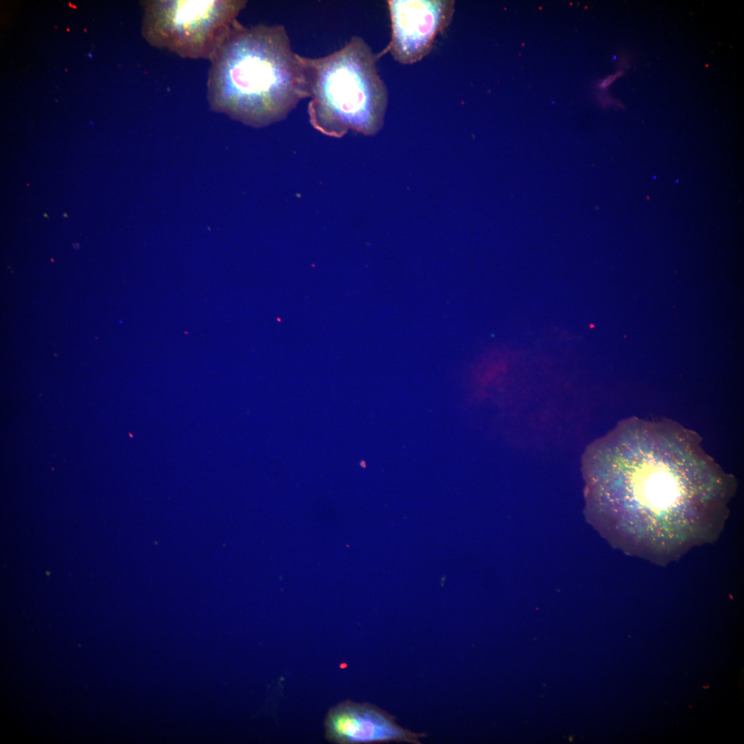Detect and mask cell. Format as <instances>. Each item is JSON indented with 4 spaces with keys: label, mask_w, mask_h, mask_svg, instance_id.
Wrapping results in <instances>:
<instances>
[{
    "label": "cell",
    "mask_w": 744,
    "mask_h": 744,
    "mask_svg": "<svg viewBox=\"0 0 744 744\" xmlns=\"http://www.w3.org/2000/svg\"><path fill=\"white\" fill-rule=\"evenodd\" d=\"M697 436L675 424L625 421L586 457L610 481V491L636 523L657 526L711 502L720 470Z\"/></svg>",
    "instance_id": "cell-1"
},
{
    "label": "cell",
    "mask_w": 744,
    "mask_h": 744,
    "mask_svg": "<svg viewBox=\"0 0 744 744\" xmlns=\"http://www.w3.org/2000/svg\"><path fill=\"white\" fill-rule=\"evenodd\" d=\"M210 62L211 109L245 125L280 121L309 97L305 57L292 50L282 25L238 22Z\"/></svg>",
    "instance_id": "cell-2"
},
{
    "label": "cell",
    "mask_w": 744,
    "mask_h": 744,
    "mask_svg": "<svg viewBox=\"0 0 744 744\" xmlns=\"http://www.w3.org/2000/svg\"><path fill=\"white\" fill-rule=\"evenodd\" d=\"M311 125L322 134L342 137L349 130L373 135L382 128L388 104L386 87L376 58L359 37L319 58L305 57Z\"/></svg>",
    "instance_id": "cell-3"
},
{
    "label": "cell",
    "mask_w": 744,
    "mask_h": 744,
    "mask_svg": "<svg viewBox=\"0 0 744 744\" xmlns=\"http://www.w3.org/2000/svg\"><path fill=\"white\" fill-rule=\"evenodd\" d=\"M242 0H161L145 5L143 34L183 58L209 61L246 6Z\"/></svg>",
    "instance_id": "cell-4"
},
{
    "label": "cell",
    "mask_w": 744,
    "mask_h": 744,
    "mask_svg": "<svg viewBox=\"0 0 744 744\" xmlns=\"http://www.w3.org/2000/svg\"><path fill=\"white\" fill-rule=\"evenodd\" d=\"M391 40L384 50L400 63H415L431 50L437 36L452 21L455 1H388Z\"/></svg>",
    "instance_id": "cell-5"
},
{
    "label": "cell",
    "mask_w": 744,
    "mask_h": 744,
    "mask_svg": "<svg viewBox=\"0 0 744 744\" xmlns=\"http://www.w3.org/2000/svg\"><path fill=\"white\" fill-rule=\"evenodd\" d=\"M325 736L338 744L400 742L418 744L425 737L400 726L393 717L369 703L351 701L332 707L324 721Z\"/></svg>",
    "instance_id": "cell-6"
},
{
    "label": "cell",
    "mask_w": 744,
    "mask_h": 744,
    "mask_svg": "<svg viewBox=\"0 0 744 744\" xmlns=\"http://www.w3.org/2000/svg\"><path fill=\"white\" fill-rule=\"evenodd\" d=\"M622 74H623V72H621V71H619V72H618L617 73H616L615 74H613V75H611V76H608V78H606V79H604L603 81H601V83H600L599 84V87H600L601 88V89H604V88H606V87H608L609 86V85H610V83H612L613 82V81H614V79H616L617 77H618V76H621V75H622Z\"/></svg>",
    "instance_id": "cell-7"
}]
</instances>
